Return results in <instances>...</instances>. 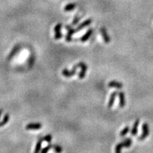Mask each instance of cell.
Instances as JSON below:
<instances>
[{
	"label": "cell",
	"instance_id": "6da1fadb",
	"mask_svg": "<svg viewBox=\"0 0 153 153\" xmlns=\"http://www.w3.org/2000/svg\"><path fill=\"white\" fill-rule=\"evenodd\" d=\"M132 143H133V140L131 138H126V140H124L120 143H118L115 146V152H120L123 147H129L130 146H131Z\"/></svg>",
	"mask_w": 153,
	"mask_h": 153
},
{
	"label": "cell",
	"instance_id": "7a4b0ae2",
	"mask_svg": "<svg viewBox=\"0 0 153 153\" xmlns=\"http://www.w3.org/2000/svg\"><path fill=\"white\" fill-rule=\"evenodd\" d=\"M78 67H81V71H80V72L79 73L78 77H79L80 79H83V78L85 77V75H86V72H87V65L86 64H84L83 62H79L78 64H75V66H73L72 69H77Z\"/></svg>",
	"mask_w": 153,
	"mask_h": 153
},
{
	"label": "cell",
	"instance_id": "3957f363",
	"mask_svg": "<svg viewBox=\"0 0 153 153\" xmlns=\"http://www.w3.org/2000/svg\"><path fill=\"white\" fill-rule=\"evenodd\" d=\"M142 133L140 136H138V140H145V139L148 136L149 134H150V128H149V126L147 123H143V125H142Z\"/></svg>",
	"mask_w": 153,
	"mask_h": 153
},
{
	"label": "cell",
	"instance_id": "277c9868",
	"mask_svg": "<svg viewBox=\"0 0 153 153\" xmlns=\"http://www.w3.org/2000/svg\"><path fill=\"white\" fill-rule=\"evenodd\" d=\"M100 32L101 33V36L104 38V42L106 43H109L110 41H111V38H110V36H109V34L107 33L106 29H105L104 27H101V29H100Z\"/></svg>",
	"mask_w": 153,
	"mask_h": 153
},
{
	"label": "cell",
	"instance_id": "5b68a950",
	"mask_svg": "<svg viewBox=\"0 0 153 153\" xmlns=\"http://www.w3.org/2000/svg\"><path fill=\"white\" fill-rule=\"evenodd\" d=\"M65 28H66L67 30H68V32H67V33L66 35L65 40H66L67 42H70L72 40V36L76 32L75 29H72L70 26H66Z\"/></svg>",
	"mask_w": 153,
	"mask_h": 153
},
{
	"label": "cell",
	"instance_id": "8992f818",
	"mask_svg": "<svg viewBox=\"0 0 153 153\" xmlns=\"http://www.w3.org/2000/svg\"><path fill=\"white\" fill-rule=\"evenodd\" d=\"M62 28V24H58L55 26L54 31H55V40H59L62 38V34L60 32V29Z\"/></svg>",
	"mask_w": 153,
	"mask_h": 153
},
{
	"label": "cell",
	"instance_id": "52a82bcc",
	"mask_svg": "<svg viewBox=\"0 0 153 153\" xmlns=\"http://www.w3.org/2000/svg\"><path fill=\"white\" fill-rule=\"evenodd\" d=\"M42 128V124L40 123H32L26 125V128L27 130H38Z\"/></svg>",
	"mask_w": 153,
	"mask_h": 153
},
{
	"label": "cell",
	"instance_id": "ba28073f",
	"mask_svg": "<svg viewBox=\"0 0 153 153\" xmlns=\"http://www.w3.org/2000/svg\"><path fill=\"white\" fill-rule=\"evenodd\" d=\"M118 98H119V106L120 108H123L126 104L125 94L122 91H120L119 93H118Z\"/></svg>",
	"mask_w": 153,
	"mask_h": 153
},
{
	"label": "cell",
	"instance_id": "9c48e42d",
	"mask_svg": "<svg viewBox=\"0 0 153 153\" xmlns=\"http://www.w3.org/2000/svg\"><path fill=\"white\" fill-rule=\"evenodd\" d=\"M92 22V19L91 18H89V19H87V20L84 21V22L81 23V24H80V26H78L77 28L75 29V31H79L80 30H82L84 28V27H87L89 25H90Z\"/></svg>",
	"mask_w": 153,
	"mask_h": 153
},
{
	"label": "cell",
	"instance_id": "30bf717a",
	"mask_svg": "<svg viewBox=\"0 0 153 153\" xmlns=\"http://www.w3.org/2000/svg\"><path fill=\"white\" fill-rule=\"evenodd\" d=\"M117 95L118 92H116V91H114V92H113V93L111 94L109 103H108V108H109V109L111 108V107L113 106V104H114V101H115V97H116V96Z\"/></svg>",
	"mask_w": 153,
	"mask_h": 153
},
{
	"label": "cell",
	"instance_id": "8fae6325",
	"mask_svg": "<svg viewBox=\"0 0 153 153\" xmlns=\"http://www.w3.org/2000/svg\"><path fill=\"white\" fill-rule=\"evenodd\" d=\"M139 123H140V120L139 119H138V120H136L135 121V123H134V124H133V128H132V129H131V135H136L137 134H138V126H139Z\"/></svg>",
	"mask_w": 153,
	"mask_h": 153
},
{
	"label": "cell",
	"instance_id": "7c38bea8",
	"mask_svg": "<svg viewBox=\"0 0 153 153\" xmlns=\"http://www.w3.org/2000/svg\"><path fill=\"white\" fill-rule=\"evenodd\" d=\"M108 87H114V88H117V89H121L123 87V84L117 81H111L108 84Z\"/></svg>",
	"mask_w": 153,
	"mask_h": 153
},
{
	"label": "cell",
	"instance_id": "4fadbf2b",
	"mask_svg": "<svg viewBox=\"0 0 153 153\" xmlns=\"http://www.w3.org/2000/svg\"><path fill=\"white\" fill-rule=\"evenodd\" d=\"M77 72V69H72V71H69L68 69H64L62 70V75L64 76V77H70L72 76L75 75Z\"/></svg>",
	"mask_w": 153,
	"mask_h": 153
},
{
	"label": "cell",
	"instance_id": "5bb4252c",
	"mask_svg": "<svg viewBox=\"0 0 153 153\" xmlns=\"http://www.w3.org/2000/svg\"><path fill=\"white\" fill-rule=\"evenodd\" d=\"M92 33H93V29H89V30L87 31V33H85L84 36H82V38H81L80 40H81L82 42H85V41L88 40H89V38L91 37Z\"/></svg>",
	"mask_w": 153,
	"mask_h": 153
},
{
	"label": "cell",
	"instance_id": "9a60e30c",
	"mask_svg": "<svg viewBox=\"0 0 153 153\" xmlns=\"http://www.w3.org/2000/svg\"><path fill=\"white\" fill-rule=\"evenodd\" d=\"M43 140H44L43 138H40L39 139H38V142H37V143H36V149H35V150H34V152L37 153L40 152V149H41V146H42L43 141Z\"/></svg>",
	"mask_w": 153,
	"mask_h": 153
},
{
	"label": "cell",
	"instance_id": "2e32d148",
	"mask_svg": "<svg viewBox=\"0 0 153 153\" xmlns=\"http://www.w3.org/2000/svg\"><path fill=\"white\" fill-rule=\"evenodd\" d=\"M76 7H77V4L75 3H71V4H67L64 8V10L65 11H69L73 10L74 9H75Z\"/></svg>",
	"mask_w": 153,
	"mask_h": 153
},
{
	"label": "cell",
	"instance_id": "e0dca14e",
	"mask_svg": "<svg viewBox=\"0 0 153 153\" xmlns=\"http://www.w3.org/2000/svg\"><path fill=\"white\" fill-rule=\"evenodd\" d=\"M9 120V115L8 113H6L4 116V118L2 121H0V127H2L7 124Z\"/></svg>",
	"mask_w": 153,
	"mask_h": 153
},
{
	"label": "cell",
	"instance_id": "ac0fdd59",
	"mask_svg": "<svg viewBox=\"0 0 153 153\" xmlns=\"http://www.w3.org/2000/svg\"><path fill=\"white\" fill-rule=\"evenodd\" d=\"M19 48H20V46H19V45H18V46H17V45H16V46L13 48V50H11V52L10 53V54L9 55V58H8V59H9V60H10L11 58H13V56L14 55H15L16 53H17V51L18 50V49Z\"/></svg>",
	"mask_w": 153,
	"mask_h": 153
},
{
	"label": "cell",
	"instance_id": "d6986e66",
	"mask_svg": "<svg viewBox=\"0 0 153 153\" xmlns=\"http://www.w3.org/2000/svg\"><path fill=\"white\" fill-rule=\"evenodd\" d=\"M129 131H130V127L126 126L123 129L122 131H120V136H121V137H123V136H125V135H126L127 133H128Z\"/></svg>",
	"mask_w": 153,
	"mask_h": 153
},
{
	"label": "cell",
	"instance_id": "ffe728a7",
	"mask_svg": "<svg viewBox=\"0 0 153 153\" xmlns=\"http://www.w3.org/2000/svg\"><path fill=\"white\" fill-rule=\"evenodd\" d=\"M53 148L54 150L57 152H61L62 151V147H61L60 145H53Z\"/></svg>",
	"mask_w": 153,
	"mask_h": 153
},
{
	"label": "cell",
	"instance_id": "44dd1931",
	"mask_svg": "<svg viewBox=\"0 0 153 153\" xmlns=\"http://www.w3.org/2000/svg\"><path fill=\"white\" fill-rule=\"evenodd\" d=\"M53 145H50V144H49L48 146H46L45 147L44 149H43L42 150H41V152L42 153H46V152H48V151L50 150V149H51V148H53Z\"/></svg>",
	"mask_w": 153,
	"mask_h": 153
},
{
	"label": "cell",
	"instance_id": "7402d4cb",
	"mask_svg": "<svg viewBox=\"0 0 153 153\" xmlns=\"http://www.w3.org/2000/svg\"><path fill=\"white\" fill-rule=\"evenodd\" d=\"M43 139H44V140H45L46 142H50V141L52 140V139H53V136L49 134V135H47L45 138H43Z\"/></svg>",
	"mask_w": 153,
	"mask_h": 153
},
{
	"label": "cell",
	"instance_id": "603a6c76",
	"mask_svg": "<svg viewBox=\"0 0 153 153\" xmlns=\"http://www.w3.org/2000/svg\"><path fill=\"white\" fill-rule=\"evenodd\" d=\"M80 17H79V16H76L75 18V19L73 20V21H72V25H76L77 24L78 22L80 21Z\"/></svg>",
	"mask_w": 153,
	"mask_h": 153
},
{
	"label": "cell",
	"instance_id": "cb8c5ba5",
	"mask_svg": "<svg viewBox=\"0 0 153 153\" xmlns=\"http://www.w3.org/2000/svg\"><path fill=\"white\" fill-rule=\"evenodd\" d=\"M2 113H3V109H0V118H1V115H2Z\"/></svg>",
	"mask_w": 153,
	"mask_h": 153
}]
</instances>
